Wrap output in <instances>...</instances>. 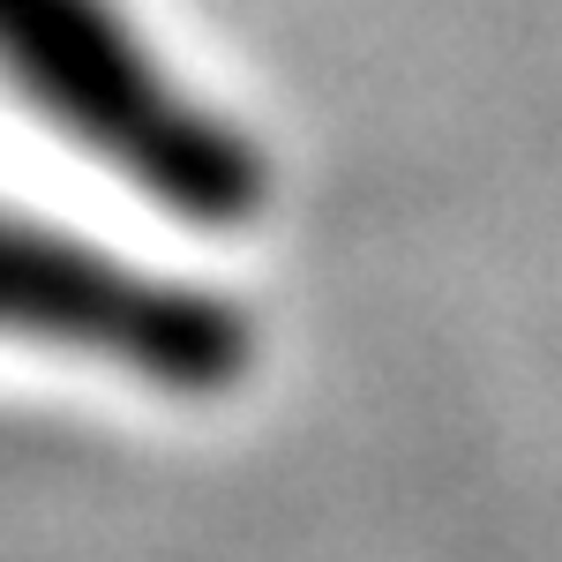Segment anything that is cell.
<instances>
[{
  "label": "cell",
  "instance_id": "1",
  "mask_svg": "<svg viewBox=\"0 0 562 562\" xmlns=\"http://www.w3.org/2000/svg\"><path fill=\"white\" fill-rule=\"evenodd\" d=\"M0 83L188 225H248L270 195L256 135L180 83L121 0H0Z\"/></svg>",
  "mask_w": 562,
  "mask_h": 562
},
{
  "label": "cell",
  "instance_id": "2",
  "mask_svg": "<svg viewBox=\"0 0 562 562\" xmlns=\"http://www.w3.org/2000/svg\"><path fill=\"white\" fill-rule=\"evenodd\" d=\"M0 338L105 360L166 397H225L256 375V315L105 240L0 211Z\"/></svg>",
  "mask_w": 562,
  "mask_h": 562
}]
</instances>
